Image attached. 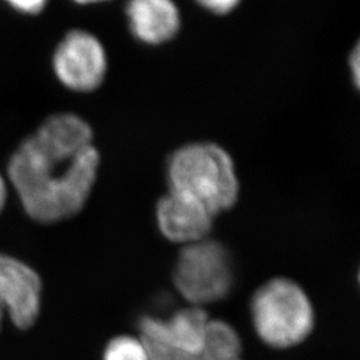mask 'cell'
Here are the masks:
<instances>
[{"instance_id":"1","label":"cell","mask_w":360,"mask_h":360,"mask_svg":"<svg viewBox=\"0 0 360 360\" xmlns=\"http://www.w3.org/2000/svg\"><path fill=\"white\" fill-rule=\"evenodd\" d=\"M99 166L90 124L77 114L59 112L18 146L6 178L28 218L56 224L84 210Z\"/></svg>"},{"instance_id":"2","label":"cell","mask_w":360,"mask_h":360,"mask_svg":"<svg viewBox=\"0 0 360 360\" xmlns=\"http://www.w3.org/2000/svg\"><path fill=\"white\" fill-rule=\"evenodd\" d=\"M168 193L205 208L212 217L231 210L240 193L231 155L217 143L184 144L167 160Z\"/></svg>"},{"instance_id":"3","label":"cell","mask_w":360,"mask_h":360,"mask_svg":"<svg viewBox=\"0 0 360 360\" xmlns=\"http://www.w3.org/2000/svg\"><path fill=\"white\" fill-rule=\"evenodd\" d=\"M250 311L259 339L278 349L303 343L315 327V311L309 295L287 278H274L262 284L251 297Z\"/></svg>"},{"instance_id":"4","label":"cell","mask_w":360,"mask_h":360,"mask_svg":"<svg viewBox=\"0 0 360 360\" xmlns=\"http://www.w3.org/2000/svg\"><path fill=\"white\" fill-rule=\"evenodd\" d=\"M233 281L232 257L221 243L207 238L180 247L172 282L188 306L206 309L208 304L226 299Z\"/></svg>"},{"instance_id":"5","label":"cell","mask_w":360,"mask_h":360,"mask_svg":"<svg viewBox=\"0 0 360 360\" xmlns=\"http://www.w3.org/2000/svg\"><path fill=\"white\" fill-rule=\"evenodd\" d=\"M52 70L67 90L90 94L103 84L107 52L99 39L84 30H71L52 55Z\"/></svg>"},{"instance_id":"6","label":"cell","mask_w":360,"mask_h":360,"mask_svg":"<svg viewBox=\"0 0 360 360\" xmlns=\"http://www.w3.org/2000/svg\"><path fill=\"white\" fill-rule=\"evenodd\" d=\"M43 282L19 257L0 252V330L7 318L13 327L30 330L41 311Z\"/></svg>"},{"instance_id":"7","label":"cell","mask_w":360,"mask_h":360,"mask_svg":"<svg viewBox=\"0 0 360 360\" xmlns=\"http://www.w3.org/2000/svg\"><path fill=\"white\" fill-rule=\"evenodd\" d=\"M211 319L206 309L187 306L168 318L143 315L138 334L146 342L171 351L193 352L205 346Z\"/></svg>"},{"instance_id":"8","label":"cell","mask_w":360,"mask_h":360,"mask_svg":"<svg viewBox=\"0 0 360 360\" xmlns=\"http://www.w3.org/2000/svg\"><path fill=\"white\" fill-rule=\"evenodd\" d=\"M155 219L163 238L183 247L210 238L215 217L205 208L167 193L156 203Z\"/></svg>"},{"instance_id":"9","label":"cell","mask_w":360,"mask_h":360,"mask_svg":"<svg viewBox=\"0 0 360 360\" xmlns=\"http://www.w3.org/2000/svg\"><path fill=\"white\" fill-rule=\"evenodd\" d=\"M126 15L132 35L151 46L172 40L181 26L175 0H127Z\"/></svg>"},{"instance_id":"10","label":"cell","mask_w":360,"mask_h":360,"mask_svg":"<svg viewBox=\"0 0 360 360\" xmlns=\"http://www.w3.org/2000/svg\"><path fill=\"white\" fill-rule=\"evenodd\" d=\"M146 345L153 360H243L240 336L231 324L219 319H211L206 343L198 351L176 352L154 343L146 342Z\"/></svg>"},{"instance_id":"11","label":"cell","mask_w":360,"mask_h":360,"mask_svg":"<svg viewBox=\"0 0 360 360\" xmlns=\"http://www.w3.org/2000/svg\"><path fill=\"white\" fill-rule=\"evenodd\" d=\"M102 360H153L141 335L122 334L108 340Z\"/></svg>"},{"instance_id":"12","label":"cell","mask_w":360,"mask_h":360,"mask_svg":"<svg viewBox=\"0 0 360 360\" xmlns=\"http://www.w3.org/2000/svg\"><path fill=\"white\" fill-rule=\"evenodd\" d=\"M15 11L26 15H39L49 4V0H4Z\"/></svg>"},{"instance_id":"13","label":"cell","mask_w":360,"mask_h":360,"mask_svg":"<svg viewBox=\"0 0 360 360\" xmlns=\"http://www.w3.org/2000/svg\"><path fill=\"white\" fill-rule=\"evenodd\" d=\"M206 11L215 15H227L232 13L240 3V0H195Z\"/></svg>"},{"instance_id":"14","label":"cell","mask_w":360,"mask_h":360,"mask_svg":"<svg viewBox=\"0 0 360 360\" xmlns=\"http://www.w3.org/2000/svg\"><path fill=\"white\" fill-rule=\"evenodd\" d=\"M348 65H349V71H351L352 83L360 91V38L355 43L354 49L349 52Z\"/></svg>"},{"instance_id":"15","label":"cell","mask_w":360,"mask_h":360,"mask_svg":"<svg viewBox=\"0 0 360 360\" xmlns=\"http://www.w3.org/2000/svg\"><path fill=\"white\" fill-rule=\"evenodd\" d=\"M8 181L7 178H4L1 174H0V215L1 212L4 211V208L7 206V200H8Z\"/></svg>"},{"instance_id":"16","label":"cell","mask_w":360,"mask_h":360,"mask_svg":"<svg viewBox=\"0 0 360 360\" xmlns=\"http://www.w3.org/2000/svg\"><path fill=\"white\" fill-rule=\"evenodd\" d=\"M74 1H77V4H92V3L105 1V0H74Z\"/></svg>"},{"instance_id":"17","label":"cell","mask_w":360,"mask_h":360,"mask_svg":"<svg viewBox=\"0 0 360 360\" xmlns=\"http://www.w3.org/2000/svg\"><path fill=\"white\" fill-rule=\"evenodd\" d=\"M358 279H359V283H360V270H359V275H358Z\"/></svg>"}]
</instances>
